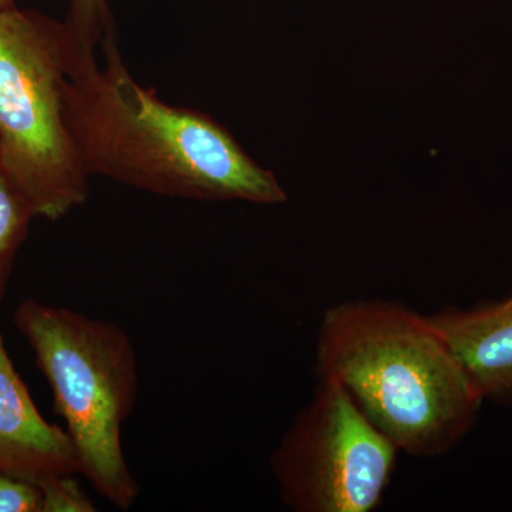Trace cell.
I'll use <instances>...</instances> for the list:
<instances>
[{"mask_svg": "<svg viewBox=\"0 0 512 512\" xmlns=\"http://www.w3.org/2000/svg\"><path fill=\"white\" fill-rule=\"evenodd\" d=\"M97 56L77 57L64 114L90 177L190 201L278 205L286 192L229 130L202 111L173 106L131 76L113 30Z\"/></svg>", "mask_w": 512, "mask_h": 512, "instance_id": "6da1fadb", "label": "cell"}, {"mask_svg": "<svg viewBox=\"0 0 512 512\" xmlns=\"http://www.w3.org/2000/svg\"><path fill=\"white\" fill-rule=\"evenodd\" d=\"M319 379L338 383L400 453L440 457L476 423L484 399L429 316L382 299L323 313Z\"/></svg>", "mask_w": 512, "mask_h": 512, "instance_id": "7a4b0ae2", "label": "cell"}, {"mask_svg": "<svg viewBox=\"0 0 512 512\" xmlns=\"http://www.w3.org/2000/svg\"><path fill=\"white\" fill-rule=\"evenodd\" d=\"M15 325L52 387L80 474L114 507L128 510L138 497L121 443L137 402L133 343L114 323L35 299L20 303Z\"/></svg>", "mask_w": 512, "mask_h": 512, "instance_id": "3957f363", "label": "cell"}, {"mask_svg": "<svg viewBox=\"0 0 512 512\" xmlns=\"http://www.w3.org/2000/svg\"><path fill=\"white\" fill-rule=\"evenodd\" d=\"M77 57L64 23L15 6L0 12V153L36 218L49 221L89 198L90 175L64 114Z\"/></svg>", "mask_w": 512, "mask_h": 512, "instance_id": "277c9868", "label": "cell"}, {"mask_svg": "<svg viewBox=\"0 0 512 512\" xmlns=\"http://www.w3.org/2000/svg\"><path fill=\"white\" fill-rule=\"evenodd\" d=\"M269 464L282 503L295 512H372L382 504L399 448L338 383L319 379Z\"/></svg>", "mask_w": 512, "mask_h": 512, "instance_id": "5b68a950", "label": "cell"}, {"mask_svg": "<svg viewBox=\"0 0 512 512\" xmlns=\"http://www.w3.org/2000/svg\"><path fill=\"white\" fill-rule=\"evenodd\" d=\"M0 471L39 485L47 478L80 474L66 430L43 419L0 336Z\"/></svg>", "mask_w": 512, "mask_h": 512, "instance_id": "8992f818", "label": "cell"}, {"mask_svg": "<svg viewBox=\"0 0 512 512\" xmlns=\"http://www.w3.org/2000/svg\"><path fill=\"white\" fill-rule=\"evenodd\" d=\"M429 319L483 399L512 403V289L498 301L451 306Z\"/></svg>", "mask_w": 512, "mask_h": 512, "instance_id": "52a82bcc", "label": "cell"}, {"mask_svg": "<svg viewBox=\"0 0 512 512\" xmlns=\"http://www.w3.org/2000/svg\"><path fill=\"white\" fill-rule=\"evenodd\" d=\"M36 215L13 180L0 153V299L8 285L16 255L29 235Z\"/></svg>", "mask_w": 512, "mask_h": 512, "instance_id": "ba28073f", "label": "cell"}, {"mask_svg": "<svg viewBox=\"0 0 512 512\" xmlns=\"http://www.w3.org/2000/svg\"><path fill=\"white\" fill-rule=\"evenodd\" d=\"M70 9L64 23L74 49L82 56H97V49L111 32L107 25L104 0H69Z\"/></svg>", "mask_w": 512, "mask_h": 512, "instance_id": "9c48e42d", "label": "cell"}, {"mask_svg": "<svg viewBox=\"0 0 512 512\" xmlns=\"http://www.w3.org/2000/svg\"><path fill=\"white\" fill-rule=\"evenodd\" d=\"M43 494L42 512H93L92 500L87 497L73 476L47 478L39 484Z\"/></svg>", "mask_w": 512, "mask_h": 512, "instance_id": "30bf717a", "label": "cell"}, {"mask_svg": "<svg viewBox=\"0 0 512 512\" xmlns=\"http://www.w3.org/2000/svg\"><path fill=\"white\" fill-rule=\"evenodd\" d=\"M42 505L39 485L0 471V512H42Z\"/></svg>", "mask_w": 512, "mask_h": 512, "instance_id": "8fae6325", "label": "cell"}, {"mask_svg": "<svg viewBox=\"0 0 512 512\" xmlns=\"http://www.w3.org/2000/svg\"><path fill=\"white\" fill-rule=\"evenodd\" d=\"M13 8V0H0V12Z\"/></svg>", "mask_w": 512, "mask_h": 512, "instance_id": "7c38bea8", "label": "cell"}]
</instances>
